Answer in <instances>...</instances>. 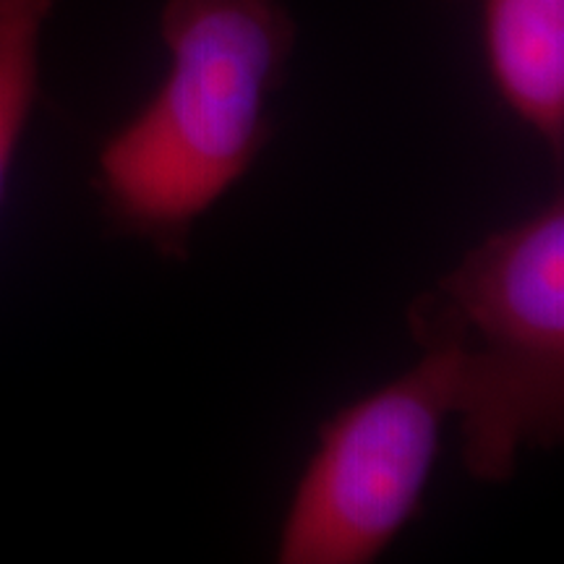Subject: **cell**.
<instances>
[{
	"instance_id": "obj_2",
	"label": "cell",
	"mask_w": 564,
	"mask_h": 564,
	"mask_svg": "<svg viewBox=\"0 0 564 564\" xmlns=\"http://www.w3.org/2000/svg\"><path fill=\"white\" fill-rule=\"evenodd\" d=\"M408 324L455 343V413L470 476L505 484L520 449L556 447L564 434L562 196L465 253L411 303Z\"/></svg>"
},
{
	"instance_id": "obj_5",
	"label": "cell",
	"mask_w": 564,
	"mask_h": 564,
	"mask_svg": "<svg viewBox=\"0 0 564 564\" xmlns=\"http://www.w3.org/2000/svg\"><path fill=\"white\" fill-rule=\"evenodd\" d=\"M55 0H0V196L37 102L40 45Z\"/></svg>"
},
{
	"instance_id": "obj_4",
	"label": "cell",
	"mask_w": 564,
	"mask_h": 564,
	"mask_svg": "<svg viewBox=\"0 0 564 564\" xmlns=\"http://www.w3.org/2000/svg\"><path fill=\"white\" fill-rule=\"evenodd\" d=\"M486 66L499 97L564 154V0H478Z\"/></svg>"
},
{
	"instance_id": "obj_3",
	"label": "cell",
	"mask_w": 564,
	"mask_h": 564,
	"mask_svg": "<svg viewBox=\"0 0 564 564\" xmlns=\"http://www.w3.org/2000/svg\"><path fill=\"white\" fill-rule=\"evenodd\" d=\"M411 335L419 364L319 429L282 523V564H369L421 510L442 426L455 413L457 348L434 329Z\"/></svg>"
},
{
	"instance_id": "obj_1",
	"label": "cell",
	"mask_w": 564,
	"mask_h": 564,
	"mask_svg": "<svg viewBox=\"0 0 564 564\" xmlns=\"http://www.w3.org/2000/svg\"><path fill=\"white\" fill-rule=\"evenodd\" d=\"M160 34L171 66L105 144L100 192L118 228L186 259L194 223L272 139L299 26L282 0H165Z\"/></svg>"
}]
</instances>
